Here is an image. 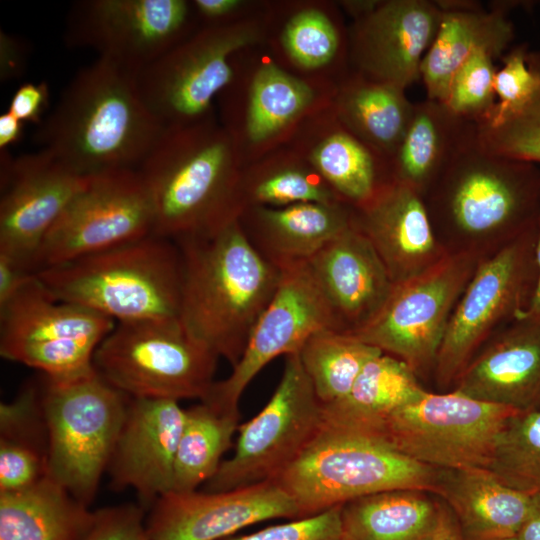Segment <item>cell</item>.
<instances>
[{
  "label": "cell",
  "instance_id": "d6a6232c",
  "mask_svg": "<svg viewBox=\"0 0 540 540\" xmlns=\"http://www.w3.org/2000/svg\"><path fill=\"white\" fill-rule=\"evenodd\" d=\"M333 107L352 133L391 161L412 118L414 103L404 89L350 69L337 83Z\"/></svg>",
  "mask_w": 540,
  "mask_h": 540
},
{
  "label": "cell",
  "instance_id": "f35d334b",
  "mask_svg": "<svg viewBox=\"0 0 540 540\" xmlns=\"http://www.w3.org/2000/svg\"><path fill=\"white\" fill-rule=\"evenodd\" d=\"M502 483L540 493V408L519 411L501 432L488 468Z\"/></svg>",
  "mask_w": 540,
  "mask_h": 540
},
{
  "label": "cell",
  "instance_id": "6f0895ef",
  "mask_svg": "<svg viewBox=\"0 0 540 540\" xmlns=\"http://www.w3.org/2000/svg\"><path fill=\"white\" fill-rule=\"evenodd\" d=\"M536 3L537 1H529V0H495V1L489 2L488 10L500 12L508 16L509 12H511L514 9L522 8L525 10H529Z\"/></svg>",
  "mask_w": 540,
  "mask_h": 540
},
{
  "label": "cell",
  "instance_id": "30bf717a",
  "mask_svg": "<svg viewBox=\"0 0 540 540\" xmlns=\"http://www.w3.org/2000/svg\"><path fill=\"white\" fill-rule=\"evenodd\" d=\"M537 231L538 225L478 264L453 310L438 352L434 373L440 387L454 384L495 333L528 307L537 282Z\"/></svg>",
  "mask_w": 540,
  "mask_h": 540
},
{
  "label": "cell",
  "instance_id": "e0dca14e",
  "mask_svg": "<svg viewBox=\"0 0 540 540\" xmlns=\"http://www.w3.org/2000/svg\"><path fill=\"white\" fill-rule=\"evenodd\" d=\"M337 83L295 75L269 56L256 61L245 96L225 88L218 96L220 123L237 145L244 167L285 146L306 118L331 105Z\"/></svg>",
  "mask_w": 540,
  "mask_h": 540
},
{
  "label": "cell",
  "instance_id": "5bb4252c",
  "mask_svg": "<svg viewBox=\"0 0 540 540\" xmlns=\"http://www.w3.org/2000/svg\"><path fill=\"white\" fill-rule=\"evenodd\" d=\"M482 259L471 252H448L427 270L394 283L375 316L351 334L417 375L434 370L453 310Z\"/></svg>",
  "mask_w": 540,
  "mask_h": 540
},
{
  "label": "cell",
  "instance_id": "7dc6e473",
  "mask_svg": "<svg viewBox=\"0 0 540 540\" xmlns=\"http://www.w3.org/2000/svg\"><path fill=\"white\" fill-rule=\"evenodd\" d=\"M244 0H193L191 6L199 27L221 25L235 21L250 12L252 4Z\"/></svg>",
  "mask_w": 540,
  "mask_h": 540
},
{
  "label": "cell",
  "instance_id": "d4e9b609",
  "mask_svg": "<svg viewBox=\"0 0 540 540\" xmlns=\"http://www.w3.org/2000/svg\"><path fill=\"white\" fill-rule=\"evenodd\" d=\"M350 207L394 180L391 161L352 133L331 105L306 118L286 144Z\"/></svg>",
  "mask_w": 540,
  "mask_h": 540
},
{
  "label": "cell",
  "instance_id": "9c48e42d",
  "mask_svg": "<svg viewBox=\"0 0 540 540\" xmlns=\"http://www.w3.org/2000/svg\"><path fill=\"white\" fill-rule=\"evenodd\" d=\"M218 356L178 318L116 323L97 347L93 365L131 398L203 400L215 383Z\"/></svg>",
  "mask_w": 540,
  "mask_h": 540
},
{
  "label": "cell",
  "instance_id": "83f0119b",
  "mask_svg": "<svg viewBox=\"0 0 540 540\" xmlns=\"http://www.w3.org/2000/svg\"><path fill=\"white\" fill-rule=\"evenodd\" d=\"M436 494L454 514L464 540L516 537L532 497L505 485L487 468L441 470Z\"/></svg>",
  "mask_w": 540,
  "mask_h": 540
},
{
  "label": "cell",
  "instance_id": "5b68a950",
  "mask_svg": "<svg viewBox=\"0 0 540 540\" xmlns=\"http://www.w3.org/2000/svg\"><path fill=\"white\" fill-rule=\"evenodd\" d=\"M35 275L57 299L115 323L178 318L179 248L155 234L41 269Z\"/></svg>",
  "mask_w": 540,
  "mask_h": 540
},
{
  "label": "cell",
  "instance_id": "ba28073f",
  "mask_svg": "<svg viewBox=\"0 0 540 540\" xmlns=\"http://www.w3.org/2000/svg\"><path fill=\"white\" fill-rule=\"evenodd\" d=\"M268 12L199 27L136 75L140 97L165 127L213 114L212 103L235 76L234 57L268 39Z\"/></svg>",
  "mask_w": 540,
  "mask_h": 540
},
{
  "label": "cell",
  "instance_id": "bcb514c9",
  "mask_svg": "<svg viewBox=\"0 0 540 540\" xmlns=\"http://www.w3.org/2000/svg\"><path fill=\"white\" fill-rule=\"evenodd\" d=\"M50 93L47 82H25L13 93L8 111L22 122L40 125L49 106Z\"/></svg>",
  "mask_w": 540,
  "mask_h": 540
},
{
  "label": "cell",
  "instance_id": "91938a15",
  "mask_svg": "<svg viewBox=\"0 0 540 540\" xmlns=\"http://www.w3.org/2000/svg\"><path fill=\"white\" fill-rule=\"evenodd\" d=\"M344 540H347V539L344 538Z\"/></svg>",
  "mask_w": 540,
  "mask_h": 540
},
{
  "label": "cell",
  "instance_id": "8992f818",
  "mask_svg": "<svg viewBox=\"0 0 540 540\" xmlns=\"http://www.w3.org/2000/svg\"><path fill=\"white\" fill-rule=\"evenodd\" d=\"M441 469L416 462L380 438L323 423L303 453L274 481L309 517L371 494L436 493Z\"/></svg>",
  "mask_w": 540,
  "mask_h": 540
},
{
  "label": "cell",
  "instance_id": "9f6ffc18",
  "mask_svg": "<svg viewBox=\"0 0 540 540\" xmlns=\"http://www.w3.org/2000/svg\"><path fill=\"white\" fill-rule=\"evenodd\" d=\"M434 2L441 12H469L484 9L481 2L474 0H436Z\"/></svg>",
  "mask_w": 540,
  "mask_h": 540
},
{
  "label": "cell",
  "instance_id": "7402d4cb",
  "mask_svg": "<svg viewBox=\"0 0 540 540\" xmlns=\"http://www.w3.org/2000/svg\"><path fill=\"white\" fill-rule=\"evenodd\" d=\"M352 225L370 241L394 283L420 274L448 253L422 195L395 179L352 208Z\"/></svg>",
  "mask_w": 540,
  "mask_h": 540
},
{
  "label": "cell",
  "instance_id": "3957f363",
  "mask_svg": "<svg viewBox=\"0 0 540 540\" xmlns=\"http://www.w3.org/2000/svg\"><path fill=\"white\" fill-rule=\"evenodd\" d=\"M175 243L182 267L178 319L233 367L272 300L282 271L251 245L239 219L214 234Z\"/></svg>",
  "mask_w": 540,
  "mask_h": 540
},
{
  "label": "cell",
  "instance_id": "7bdbcfd3",
  "mask_svg": "<svg viewBox=\"0 0 540 540\" xmlns=\"http://www.w3.org/2000/svg\"><path fill=\"white\" fill-rule=\"evenodd\" d=\"M501 59L503 66L497 69L494 82L498 101L489 118L483 122L497 121L519 110L540 85V75L527 43L512 47Z\"/></svg>",
  "mask_w": 540,
  "mask_h": 540
},
{
  "label": "cell",
  "instance_id": "52a82bcc",
  "mask_svg": "<svg viewBox=\"0 0 540 540\" xmlns=\"http://www.w3.org/2000/svg\"><path fill=\"white\" fill-rule=\"evenodd\" d=\"M39 397L48 476L88 506L109 467L130 397L95 368L68 380L45 377Z\"/></svg>",
  "mask_w": 540,
  "mask_h": 540
},
{
  "label": "cell",
  "instance_id": "ac0fdd59",
  "mask_svg": "<svg viewBox=\"0 0 540 540\" xmlns=\"http://www.w3.org/2000/svg\"><path fill=\"white\" fill-rule=\"evenodd\" d=\"M324 329L335 330L333 319L306 263L283 269L278 288L255 325L241 358L230 375L215 381L200 401L239 409L243 392L268 363L298 353L310 336Z\"/></svg>",
  "mask_w": 540,
  "mask_h": 540
},
{
  "label": "cell",
  "instance_id": "f907efd6",
  "mask_svg": "<svg viewBox=\"0 0 540 540\" xmlns=\"http://www.w3.org/2000/svg\"><path fill=\"white\" fill-rule=\"evenodd\" d=\"M25 123L6 110L0 115V150H8L21 141Z\"/></svg>",
  "mask_w": 540,
  "mask_h": 540
},
{
  "label": "cell",
  "instance_id": "ee69618b",
  "mask_svg": "<svg viewBox=\"0 0 540 540\" xmlns=\"http://www.w3.org/2000/svg\"><path fill=\"white\" fill-rule=\"evenodd\" d=\"M342 506L222 540H344Z\"/></svg>",
  "mask_w": 540,
  "mask_h": 540
},
{
  "label": "cell",
  "instance_id": "e575fe53",
  "mask_svg": "<svg viewBox=\"0 0 540 540\" xmlns=\"http://www.w3.org/2000/svg\"><path fill=\"white\" fill-rule=\"evenodd\" d=\"M337 4L294 5L278 31V48L295 69L339 81L349 70L348 28ZM327 78V77H326Z\"/></svg>",
  "mask_w": 540,
  "mask_h": 540
},
{
  "label": "cell",
  "instance_id": "7a4b0ae2",
  "mask_svg": "<svg viewBox=\"0 0 540 540\" xmlns=\"http://www.w3.org/2000/svg\"><path fill=\"white\" fill-rule=\"evenodd\" d=\"M243 168L237 145L214 114L166 128L137 168L152 201L154 234L178 242L238 220L245 208Z\"/></svg>",
  "mask_w": 540,
  "mask_h": 540
},
{
  "label": "cell",
  "instance_id": "cb8c5ba5",
  "mask_svg": "<svg viewBox=\"0 0 540 540\" xmlns=\"http://www.w3.org/2000/svg\"><path fill=\"white\" fill-rule=\"evenodd\" d=\"M306 266L340 332L354 333L366 325L394 286L370 241L353 225L324 245Z\"/></svg>",
  "mask_w": 540,
  "mask_h": 540
},
{
  "label": "cell",
  "instance_id": "8fae6325",
  "mask_svg": "<svg viewBox=\"0 0 540 540\" xmlns=\"http://www.w3.org/2000/svg\"><path fill=\"white\" fill-rule=\"evenodd\" d=\"M115 322L79 305L57 299L34 275L0 306V354L68 380L94 370L93 358Z\"/></svg>",
  "mask_w": 540,
  "mask_h": 540
},
{
  "label": "cell",
  "instance_id": "2e32d148",
  "mask_svg": "<svg viewBox=\"0 0 540 540\" xmlns=\"http://www.w3.org/2000/svg\"><path fill=\"white\" fill-rule=\"evenodd\" d=\"M198 28L191 1L79 0L68 11L64 40L137 75Z\"/></svg>",
  "mask_w": 540,
  "mask_h": 540
},
{
  "label": "cell",
  "instance_id": "4316f807",
  "mask_svg": "<svg viewBox=\"0 0 540 540\" xmlns=\"http://www.w3.org/2000/svg\"><path fill=\"white\" fill-rule=\"evenodd\" d=\"M239 222L251 245L278 269L307 262L352 226L349 205L299 203L285 207L248 206Z\"/></svg>",
  "mask_w": 540,
  "mask_h": 540
},
{
  "label": "cell",
  "instance_id": "44dd1931",
  "mask_svg": "<svg viewBox=\"0 0 540 540\" xmlns=\"http://www.w3.org/2000/svg\"><path fill=\"white\" fill-rule=\"evenodd\" d=\"M441 16L434 1L381 0L348 28L350 69L406 90L421 79V63Z\"/></svg>",
  "mask_w": 540,
  "mask_h": 540
},
{
  "label": "cell",
  "instance_id": "ffe728a7",
  "mask_svg": "<svg viewBox=\"0 0 540 540\" xmlns=\"http://www.w3.org/2000/svg\"><path fill=\"white\" fill-rule=\"evenodd\" d=\"M293 499L274 480L222 492L171 491L145 520L150 540H222L257 523L297 519Z\"/></svg>",
  "mask_w": 540,
  "mask_h": 540
},
{
  "label": "cell",
  "instance_id": "603a6c76",
  "mask_svg": "<svg viewBox=\"0 0 540 540\" xmlns=\"http://www.w3.org/2000/svg\"><path fill=\"white\" fill-rule=\"evenodd\" d=\"M185 415L176 400L130 397L109 464L115 487H131L153 504L172 491Z\"/></svg>",
  "mask_w": 540,
  "mask_h": 540
},
{
  "label": "cell",
  "instance_id": "4dcf8cb0",
  "mask_svg": "<svg viewBox=\"0 0 540 540\" xmlns=\"http://www.w3.org/2000/svg\"><path fill=\"white\" fill-rule=\"evenodd\" d=\"M94 516L46 476L27 489L0 493V540H84Z\"/></svg>",
  "mask_w": 540,
  "mask_h": 540
},
{
  "label": "cell",
  "instance_id": "f5cc1de1",
  "mask_svg": "<svg viewBox=\"0 0 540 540\" xmlns=\"http://www.w3.org/2000/svg\"><path fill=\"white\" fill-rule=\"evenodd\" d=\"M516 538L518 540H540V493L532 495L528 514Z\"/></svg>",
  "mask_w": 540,
  "mask_h": 540
},
{
  "label": "cell",
  "instance_id": "9a60e30c",
  "mask_svg": "<svg viewBox=\"0 0 540 540\" xmlns=\"http://www.w3.org/2000/svg\"><path fill=\"white\" fill-rule=\"evenodd\" d=\"M154 234V210L137 169L89 177L44 237L35 273Z\"/></svg>",
  "mask_w": 540,
  "mask_h": 540
},
{
  "label": "cell",
  "instance_id": "c3c4849f",
  "mask_svg": "<svg viewBox=\"0 0 540 540\" xmlns=\"http://www.w3.org/2000/svg\"><path fill=\"white\" fill-rule=\"evenodd\" d=\"M28 44L20 37L0 31V78L8 81L21 77L28 63Z\"/></svg>",
  "mask_w": 540,
  "mask_h": 540
},
{
  "label": "cell",
  "instance_id": "1f68e13d",
  "mask_svg": "<svg viewBox=\"0 0 540 540\" xmlns=\"http://www.w3.org/2000/svg\"><path fill=\"white\" fill-rule=\"evenodd\" d=\"M403 361L380 353L363 367L349 393L323 406L324 422L373 435L396 410L426 390Z\"/></svg>",
  "mask_w": 540,
  "mask_h": 540
},
{
  "label": "cell",
  "instance_id": "680465c9",
  "mask_svg": "<svg viewBox=\"0 0 540 540\" xmlns=\"http://www.w3.org/2000/svg\"><path fill=\"white\" fill-rule=\"evenodd\" d=\"M506 540H518L516 537L514 538H510V539H506Z\"/></svg>",
  "mask_w": 540,
  "mask_h": 540
},
{
  "label": "cell",
  "instance_id": "f546056e",
  "mask_svg": "<svg viewBox=\"0 0 540 540\" xmlns=\"http://www.w3.org/2000/svg\"><path fill=\"white\" fill-rule=\"evenodd\" d=\"M514 37L512 21L500 12H442L420 68L427 99L443 103L452 77L467 60L479 51L501 58Z\"/></svg>",
  "mask_w": 540,
  "mask_h": 540
},
{
  "label": "cell",
  "instance_id": "ab89813d",
  "mask_svg": "<svg viewBox=\"0 0 540 540\" xmlns=\"http://www.w3.org/2000/svg\"><path fill=\"white\" fill-rule=\"evenodd\" d=\"M540 75V52L530 51ZM481 148L493 155L540 165V85L519 110L504 118L477 124Z\"/></svg>",
  "mask_w": 540,
  "mask_h": 540
},
{
  "label": "cell",
  "instance_id": "681fc988",
  "mask_svg": "<svg viewBox=\"0 0 540 540\" xmlns=\"http://www.w3.org/2000/svg\"><path fill=\"white\" fill-rule=\"evenodd\" d=\"M33 275L28 266L0 253V306L11 299Z\"/></svg>",
  "mask_w": 540,
  "mask_h": 540
},
{
  "label": "cell",
  "instance_id": "f6af8a7d",
  "mask_svg": "<svg viewBox=\"0 0 540 540\" xmlns=\"http://www.w3.org/2000/svg\"><path fill=\"white\" fill-rule=\"evenodd\" d=\"M84 540L150 539L143 511L128 504L95 511L93 524Z\"/></svg>",
  "mask_w": 540,
  "mask_h": 540
},
{
  "label": "cell",
  "instance_id": "f1b7e54d",
  "mask_svg": "<svg viewBox=\"0 0 540 540\" xmlns=\"http://www.w3.org/2000/svg\"><path fill=\"white\" fill-rule=\"evenodd\" d=\"M477 139V124L444 103H414L412 118L391 158L394 179L425 196L457 155Z\"/></svg>",
  "mask_w": 540,
  "mask_h": 540
},
{
  "label": "cell",
  "instance_id": "d590c367",
  "mask_svg": "<svg viewBox=\"0 0 540 540\" xmlns=\"http://www.w3.org/2000/svg\"><path fill=\"white\" fill-rule=\"evenodd\" d=\"M242 194L245 208H278L299 203L345 204L321 175L286 145L243 168Z\"/></svg>",
  "mask_w": 540,
  "mask_h": 540
},
{
  "label": "cell",
  "instance_id": "6da1fadb",
  "mask_svg": "<svg viewBox=\"0 0 540 540\" xmlns=\"http://www.w3.org/2000/svg\"><path fill=\"white\" fill-rule=\"evenodd\" d=\"M166 128L138 92L136 74L97 57L61 92L33 136L74 172L137 169Z\"/></svg>",
  "mask_w": 540,
  "mask_h": 540
},
{
  "label": "cell",
  "instance_id": "74e56055",
  "mask_svg": "<svg viewBox=\"0 0 540 540\" xmlns=\"http://www.w3.org/2000/svg\"><path fill=\"white\" fill-rule=\"evenodd\" d=\"M382 353L351 333L324 329L310 336L298 352L323 406L344 398L365 364Z\"/></svg>",
  "mask_w": 540,
  "mask_h": 540
},
{
  "label": "cell",
  "instance_id": "11a10c76",
  "mask_svg": "<svg viewBox=\"0 0 540 540\" xmlns=\"http://www.w3.org/2000/svg\"><path fill=\"white\" fill-rule=\"evenodd\" d=\"M381 0H344L338 4L342 9L352 17L353 21L363 18L373 12Z\"/></svg>",
  "mask_w": 540,
  "mask_h": 540
},
{
  "label": "cell",
  "instance_id": "7c38bea8",
  "mask_svg": "<svg viewBox=\"0 0 540 540\" xmlns=\"http://www.w3.org/2000/svg\"><path fill=\"white\" fill-rule=\"evenodd\" d=\"M517 412L456 390H426L392 413L372 436L436 469L488 468L501 432Z\"/></svg>",
  "mask_w": 540,
  "mask_h": 540
},
{
  "label": "cell",
  "instance_id": "4fadbf2b",
  "mask_svg": "<svg viewBox=\"0 0 540 540\" xmlns=\"http://www.w3.org/2000/svg\"><path fill=\"white\" fill-rule=\"evenodd\" d=\"M324 423L298 353L285 357L281 379L266 405L239 425L232 455L223 460L203 491L222 492L275 480L307 448Z\"/></svg>",
  "mask_w": 540,
  "mask_h": 540
},
{
  "label": "cell",
  "instance_id": "836d02e7",
  "mask_svg": "<svg viewBox=\"0 0 540 540\" xmlns=\"http://www.w3.org/2000/svg\"><path fill=\"white\" fill-rule=\"evenodd\" d=\"M430 492L397 489L364 496L342 505L347 540H433L439 503Z\"/></svg>",
  "mask_w": 540,
  "mask_h": 540
},
{
  "label": "cell",
  "instance_id": "60d3db41",
  "mask_svg": "<svg viewBox=\"0 0 540 540\" xmlns=\"http://www.w3.org/2000/svg\"><path fill=\"white\" fill-rule=\"evenodd\" d=\"M42 422L28 418L0 428V493L27 489L48 476L47 448L38 440Z\"/></svg>",
  "mask_w": 540,
  "mask_h": 540
},
{
  "label": "cell",
  "instance_id": "8d00e7d4",
  "mask_svg": "<svg viewBox=\"0 0 540 540\" xmlns=\"http://www.w3.org/2000/svg\"><path fill=\"white\" fill-rule=\"evenodd\" d=\"M239 409L228 410L205 401L186 409L174 462V492H192L217 472L239 428Z\"/></svg>",
  "mask_w": 540,
  "mask_h": 540
},
{
  "label": "cell",
  "instance_id": "b9f144b4",
  "mask_svg": "<svg viewBox=\"0 0 540 540\" xmlns=\"http://www.w3.org/2000/svg\"><path fill=\"white\" fill-rule=\"evenodd\" d=\"M494 59L479 51L456 71L443 102L454 114L476 124L489 118L496 104Z\"/></svg>",
  "mask_w": 540,
  "mask_h": 540
},
{
  "label": "cell",
  "instance_id": "816d5d0a",
  "mask_svg": "<svg viewBox=\"0 0 540 540\" xmlns=\"http://www.w3.org/2000/svg\"><path fill=\"white\" fill-rule=\"evenodd\" d=\"M433 540H464L458 522L446 504L439 503V513Z\"/></svg>",
  "mask_w": 540,
  "mask_h": 540
},
{
  "label": "cell",
  "instance_id": "484cf974",
  "mask_svg": "<svg viewBox=\"0 0 540 540\" xmlns=\"http://www.w3.org/2000/svg\"><path fill=\"white\" fill-rule=\"evenodd\" d=\"M454 390L519 411L540 408V323L517 318L473 357Z\"/></svg>",
  "mask_w": 540,
  "mask_h": 540
},
{
  "label": "cell",
  "instance_id": "277c9868",
  "mask_svg": "<svg viewBox=\"0 0 540 540\" xmlns=\"http://www.w3.org/2000/svg\"><path fill=\"white\" fill-rule=\"evenodd\" d=\"M448 252L485 258L539 223L540 167L463 149L423 197Z\"/></svg>",
  "mask_w": 540,
  "mask_h": 540
},
{
  "label": "cell",
  "instance_id": "db71d44e",
  "mask_svg": "<svg viewBox=\"0 0 540 540\" xmlns=\"http://www.w3.org/2000/svg\"><path fill=\"white\" fill-rule=\"evenodd\" d=\"M535 259L537 265V282L535 290L528 307L518 316V318H527L540 323V218L535 244Z\"/></svg>",
  "mask_w": 540,
  "mask_h": 540
},
{
  "label": "cell",
  "instance_id": "d6986e66",
  "mask_svg": "<svg viewBox=\"0 0 540 540\" xmlns=\"http://www.w3.org/2000/svg\"><path fill=\"white\" fill-rule=\"evenodd\" d=\"M0 155V253L33 271L44 237L90 176L41 149L17 157L0 150Z\"/></svg>",
  "mask_w": 540,
  "mask_h": 540
}]
</instances>
